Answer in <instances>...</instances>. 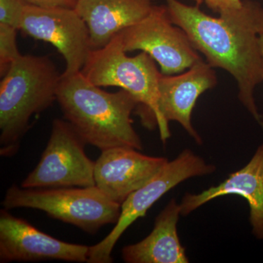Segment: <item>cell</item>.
Listing matches in <instances>:
<instances>
[{
    "instance_id": "cell-1",
    "label": "cell",
    "mask_w": 263,
    "mask_h": 263,
    "mask_svg": "<svg viewBox=\"0 0 263 263\" xmlns=\"http://www.w3.org/2000/svg\"><path fill=\"white\" fill-rule=\"evenodd\" d=\"M171 22L187 34L194 48L202 53L213 68H221L234 78L238 98L256 122L263 128V116L254 99L256 87L262 83L263 6L243 0L238 9L212 17L178 0H166Z\"/></svg>"
},
{
    "instance_id": "cell-2",
    "label": "cell",
    "mask_w": 263,
    "mask_h": 263,
    "mask_svg": "<svg viewBox=\"0 0 263 263\" xmlns=\"http://www.w3.org/2000/svg\"><path fill=\"white\" fill-rule=\"evenodd\" d=\"M57 100L66 120L86 144L101 151L115 147L143 149L131 118L139 102L126 90L108 92L81 72L62 73Z\"/></svg>"
},
{
    "instance_id": "cell-3",
    "label": "cell",
    "mask_w": 263,
    "mask_h": 263,
    "mask_svg": "<svg viewBox=\"0 0 263 263\" xmlns=\"http://www.w3.org/2000/svg\"><path fill=\"white\" fill-rule=\"evenodd\" d=\"M61 76L48 57L21 55L0 84V154L15 155L31 117L57 100Z\"/></svg>"
},
{
    "instance_id": "cell-4",
    "label": "cell",
    "mask_w": 263,
    "mask_h": 263,
    "mask_svg": "<svg viewBox=\"0 0 263 263\" xmlns=\"http://www.w3.org/2000/svg\"><path fill=\"white\" fill-rule=\"evenodd\" d=\"M81 72L100 87L117 86L130 93L139 102L136 111L143 125L155 127L162 72L146 52L128 57L117 34L106 46L91 50Z\"/></svg>"
},
{
    "instance_id": "cell-5",
    "label": "cell",
    "mask_w": 263,
    "mask_h": 263,
    "mask_svg": "<svg viewBox=\"0 0 263 263\" xmlns=\"http://www.w3.org/2000/svg\"><path fill=\"white\" fill-rule=\"evenodd\" d=\"M2 205L7 210L38 209L89 233H96L105 224H117L122 205L108 198L96 186L27 189L17 185L8 189Z\"/></svg>"
},
{
    "instance_id": "cell-6",
    "label": "cell",
    "mask_w": 263,
    "mask_h": 263,
    "mask_svg": "<svg viewBox=\"0 0 263 263\" xmlns=\"http://www.w3.org/2000/svg\"><path fill=\"white\" fill-rule=\"evenodd\" d=\"M216 167L185 149L175 160L168 161L160 172L144 186L131 194L121 205V214L114 229L100 243L89 247V263L113 262L112 251L123 233L134 221L143 217L148 209L171 189L185 180L213 174Z\"/></svg>"
},
{
    "instance_id": "cell-7",
    "label": "cell",
    "mask_w": 263,
    "mask_h": 263,
    "mask_svg": "<svg viewBox=\"0 0 263 263\" xmlns=\"http://www.w3.org/2000/svg\"><path fill=\"white\" fill-rule=\"evenodd\" d=\"M117 34L124 51L146 52L163 75L181 73L202 60L186 32L171 22L166 5H154L145 18Z\"/></svg>"
},
{
    "instance_id": "cell-8",
    "label": "cell",
    "mask_w": 263,
    "mask_h": 263,
    "mask_svg": "<svg viewBox=\"0 0 263 263\" xmlns=\"http://www.w3.org/2000/svg\"><path fill=\"white\" fill-rule=\"evenodd\" d=\"M86 143L67 120L54 119L39 163L24 180L27 189L95 186V162L85 153Z\"/></svg>"
},
{
    "instance_id": "cell-9",
    "label": "cell",
    "mask_w": 263,
    "mask_h": 263,
    "mask_svg": "<svg viewBox=\"0 0 263 263\" xmlns=\"http://www.w3.org/2000/svg\"><path fill=\"white\" fill-rule=\"evenodd\" d=\"M19 30L53 45L65 59V75L81 72L93 50L89 28L75 8H43L27 4Z\"/></svg>"
},
{
    "instance_id": "cell-10",
    "label": "cell",
    "mask_w": 263,
    "mask_h": 263,
    "mask_svg": "<svg viewBox=\"0 0 263 263\" xmlns=\"http://www.w3.org/2000/svg\"><path fill=\"white\" fill-rule=\"evenodd\" d=\"M216 84L215 71L202 60L179 75L162 73L159 81L155 126L159 128L163 143L171 136L169 122L174 121L179 123L197 143L202 144L201 137L193 127L192 114L199 97Z\"/></svg>"
},
{
    "instance_id": "cell-11",
    "label": "cell",
    "mask_w": 263,
    "mask_h": 263,
    "mask_svg": "<svg viewBox=\"0 0 263 263\" xmlns=\"http://www.w3.org/2000/svg\"><path fill=\"white\" fill-rule=\"evenodd\" d=\"M89 247L67 243L43 233L28 221L0 212V262L59 260L87 262Z\"/></svg>"
},
{
    "instance_id": "cell-12",
    "label": "cell",
    "mask_w": 263,
    "mask_h": 263,
    "mask_svg": "<svg viewBox=\"0 0 263 263\" xmlns=\"http://www.w3.org/2000/svg\"><path fill=\"white\" fill-rule=\"evenodd\" d=\"M168 160L150 157L129 147L102 151L95 165V186L122 205L132 193L158 174Z\"/></svg>"
},
{
    "instance_id": "cell-13",
    "label": "cell",
    "mask_w": 263,
    "mask_h": 263,
    "mask_svg": "<svg viewBox=\"0 0 263 263\" xmlns=\"http://www.w3.org/2000/svg\"><path fill=\"white\" fill-rule=\"evenodd\" d=\"M229 195L243 197L249 206V221L256 238L263 240V143L258 147L249 163L223 182L202 193H186L180 208L186 216L216 197Z\"/></svg>"
},
{
    "instance_id": "cell-14",
    "label": "cell",
    "mask_w": 263,
    "mask_h": 263,
    "mask_svg": "<svg viewBox=\"0 0 263 263\" xmlns=\"http://www.w3.org/2000/svg\"><path fill=\"white\" fill-rule=\"evenodd\" d=\"M152 0H78L75 10L89 28L92 49L103 48L153 8Z\"/></svg>"
},
{
    "instance_id": "cell-15",
    "label": "cell",
    "mask_w": 263,
    "mask_h": 263,
    "mask_svg": "<svg viewBox=\"0 0 263 263\" xmlns=\"http://www.w3.org/2000/svg\"><path fill=\"white\" fill-rule=\"evenodd\" d=\"M180 204L173 199L156 218L155 227L146 238L124 247L122 258L127 263H187L186 249L178 235Z\"/></svg>"
},
{
    "instance_id": "cell-16",
    "label": "cell",
    "mask_w": 263,
    "mask_h": 263,
    "mask_svg": "<svg viewBox=\"0 0 263 263\" xmlns=\"http://www.w3.org/2000/svg\"><path fill=\"white\" fill-rule=\"evenodd\" d=\"M18 29L0 24V73L3 77L21 53L16 44Z\"/></svg>"
},
{
    "instance_id": "cell-17",
    "label": "cell",
    "mask_w": 263,
    "mask_h": 263,
    "mask_svg": "<svg viewBox=\"0 0 263 263\" xmlns=\"http://www.w3.org/2000/svg\"><path fill=\"white\" fill-rule=\"evenodd\" d=\"M26 0H0V24L18 29L26 5Z\"/></svg>"
},
{
    "instance_id": "cell-18",
    "label": "cell",
    "mask_w": 263,
    "mask_h": 263,
    "mask_svg": "<svg viewBox=\"0 0 263 263\" xmlns=\"http://www.w3.org/2000/svg\"><path fill=\"white\" fill-rule=\"evenodd\" d=\"M197 5L205 4L213 11L219 13L228 10L240 8L243 4V0H193Z\"/></svg>"
},
{
    "instance_id": "cell-19",
    "label": "cell",
    "mask_w": 263,
    "mask_h": 263,
    "mask_svg": "<svg viewBox=\"0 0 263 263\" xmlns=\"http://www.w3.org/2000/svg\"><path fill=\"white\" fill-rule=\"evenodd\" d=\"M28 4L43 8H75L78 0H26Z\"/></svg>"
},
{
    "instance_id": "cell-20",
    "label": "cell",
    "mask_w": 263,
    "mask_h": 263,
    "mask_svg": "<svg viewBox=\"0 0 263 263\" xmlns=\"http://www.w3.org/2000/svg\"><path fill=\"white\" fill-rule=\"evenodd\" d=\"M259 41H260L261 52H262V83L263 84V34L259 37Z\"/></svg>"
}]
</instances>
